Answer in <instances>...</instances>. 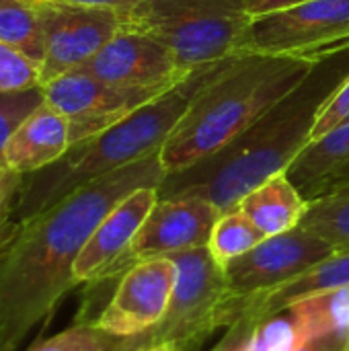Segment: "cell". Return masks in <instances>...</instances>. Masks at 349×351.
<instances>
[{
    "label": "cell",
    "instance_id": "cell-1",
    "mask_svg": "<svg viewBox=\"0 0 349 351\" xmlns=\"http://www.w3.org/2000/svg\"><path fill=\"white\" fill-rule=\"evenodd\" d=\"M160 152L107 173L49 210L16 224L0 243V351H14L76 286L74 263L103 218L130 193L158 187Z\"/></svg>",
    "mask_w": 349,
    "mask_h": 351
},
{
    "label": "cell",
    "instance_id": "cell-2",
    "mask_svg": "<svg viewBox=\"0 0 349 351\" xmlns=\"http://www.w3.org/2000/svg\"><path fill=\"white\" fill-rule=\"evenodd\" d=\"M348 74L349 51L319 62L300 86L226 148L185 171L167 175L158 185V199L202 197L220 212L234 210L257 185L288 171L311 142L319 109Z\"/></svg>",
    "mask_w": 349,
    "mask_h": 351
},
{
    "label": "cell",
    "instance_id": "cell-3",
    "mask_svg": "<svg viewBox=\"0 0 349 351\" xmlns=\"http://www.w3.org/2000/svg\"><path fill=\"white\" fill-rule=\"evenodd\" d=\"M315 66L306 60L259 53H239L220 62L160 148L167 175L185 171L226 148L300 86Z\"/></svg>",
    "mask_w": 349,
    "mask_h": 351
},
{
    "label": "cell",
    "instance_id": "cell-4",
    "mask_svg": "<svg viewBox=\"0 0 349 351\" xmlns=\"http://www.w3.org/2000/svg\"><path fill=\"white\" fill-rule=\"evenodd\" d=\"M218 64L195 70L187 80L138 107L111 128L72 144L53 165L25 175L16 195L12 224L27 222L107 173L160 152L197 88Z\"/></svg>",
    "mask_w": 349,
    "mask_h": 351
},
{
    "label": "cell",
    "instance_id": "cell-5",
    "mask_svg": "<svg viewBox=\"0 0 349 351\" xmlns=\"http://www.w3.org/2000/svg\"><path fill=\"white\" fill-rule=\"evenodd\" d=\"M245 0H142L123 27L165 43L187 74L228 60L251 23Z\"/></svg>",
    "mask_w": 349,
    "mask_h": 351
},
{
    "label": "cell",
    "instance_id": "cell-6",
    "mask_svg": "<svg viewBox=\"0 0 349 351\" xmlns=\"http://www.w3.org/2000/svg\"><path fill=\"white\" fill-rule=\"evenodd\" d=\"M177 267V280L163 323L144 335L146 341H179L181 350L202 346L216 329L241 321V302L226 290L224 269L208 247L169 255Z\"/></svg>",
    "mask_w": 349,
    "mask_h": 351
},
{
    "label": "cell",
    "instance_id": "cell-7",
    "mask_svg": "<svg viewBox=\"0 0 349 351\" xmlns=\"http://www.w3.org/2000/svg\"><path fill=\"white\" fill-rule=\"evenodd\" d=\"M349 51V0H302L251 19L237 53L319 64Z\"/></svg>",
    "mask_w": 349,
    "mask_h": 351
},
{
    "label": "cell",
    "instance_id": "cell-8",
    "mask_svg": "<svg viewBox=\"0 0 349 351\" xmlns=\"http://www.w3.org/2000/svg\"><path fill=\"white\" fill-rule=\"evenodd\" d=\"M41 88L45 103L68 117L72 144L111 128L138 107L167 93L158 88L117 86L82 68L66 72Z\"/></svg>",
    "mask_w": 349,
    "mask_h": 351
},
{
    "label": "cell",
    "instance_id": "cell-9",
    "mask_svg": "<svg viewBox=\"0 0 349 351\" xmlns=\"http://www.w3.org/2000/svg\"><path fill=\"white\" fill-rule=\"evenodd\" d=\"M337 249L302 226L263 239L255 249L224 269L228 296L243 302L249 296L274 290L302 276Z\"/></svg>",
    "mask_w": 349,
    "mask_h": 351
},
{
    "label": "cell",
    "instance_id": "cell-10",
    "mask_svg": "<svg viewBox=\"0 0 349 351\" xmlns=\"http://www.w3.org/2000/svg\"><path fill=\"white\" fill-rule=\"evenodd\" d=\"M45 25V53L39 84L82 68L113 35L123 29V12L39 2Z\"/></svg>",
    "mask_w": 349,
    "mask_h": 351
},
{
    "label": "cell",
    "instance_id": "cell-11",
    "mask_svg": "<svg viewBox=\"0 0 349 351\" xmlns=\"http://www.w3.org/2000/svg\"><path fill=\"white\" fill-rule=\"evenodd\" d=\"M177 267L171 257L146 259L132 265L113 296L93 323L115 337H142L156 329L171 304Z\"/></svg>",
    "mask_w": 349,
    "mask_h": 351
},
{
    "label": "cell",
    "instance_id": "cell-12",
    "mask_svg": "<svg viewBox=\"0 0 349 351\" xmlns=\"http://www.w3.org/2000/svg\"><path fill=\"white\" fill-rule=\"evenodd\" d=\"M220 210L202 197H171L158 199L128 253L115 265L111 278L125 274L132 265L169 257L173 253L208 247L212 228L220 218Z\"/></svg>",
    "mask_w": 349,
    "mask_h": 351
},
{
    "label": "cell",
    "instance_id": "cell-13",
    "mask_svg": "<svg viewBox=\"0 0 349 351\" xmlns=\"http://www.w3.org/2000/svg\"><path fill=\"white\" fill-rule=\"evenodd\" d=\"M84 72L132 88L171 90L191 74L183 72L173 51L152 35L121 29L84 66Z\"/></svg>",
    "mask_w": 349,
    "mask_h": 351
},
{
    "label": "cell",
    "instance_id": "cell-14",
    "mask_svg": "<svg viewBox=\"0 0 349 351\" xmlns=\"http://www.w3.org/2000/svg\"><path fill=\"white\" fill-rule=\"evenodd\" d=\"M158 202V187H142L121 199L97 226L74 263V282L109 280L119 259L132 247L144 220Z\"/></svg>",
    "mask_w": 349,
    "mask_h": 351
},
{
    "label": "cell",
    "instance_id": "cell-15",
    "mask_svg": "<svg viewBox=\"0 0 349 351\" xmlns=\"http://www.w3.org/2000/svg\"><path fill=\"white\" fill-rule=\"evenodd\" d=\"M70 146L72 136L68 117L43 103L8 140L4 162L19 175H31L60 160Z\"/></svg>",
    "mask_w": 349,
    "mask_h": 351
},
{
    "label": "cell",
    "instance_id": "cell-16",
    "mask_svg": "<svg viewBox=\"0 0 349 351\" xmlns=\"http://www.w3.org/2000/svg\"><path fill=\"white\" fill-rule=\"evenodd\" d=\"M344 286H349V249L335 251L284 286L245 298L241 302V321L257 325L259 321L290 308L298 300Z\"/></svg>",
    "mask_w": 349,
    "mask_h": 351
},
{
    "label": "cell",
    "instance_id": "cell-17",
    "mask_svg": "<svg viewBox=\"0 0 349 351\" xmlns=\"http://www.w3.org/2000/svg\"><path fill=\"white\" fill-rule=\"evenodd\" d=\"M237 208L265 237H276L300 226L309 202L286 173H278L249 191Z\"/></svg>",
    "mask_w": 349,
    "mask_h": 351
},
{
    "label": "cell",
    "instance_id": "cell-18",
    "mask_svg": "<svg viewBox=\"0 0 349 351\" xmlns=\"http://www.w3.org/2000/svg\"><path fill=\"white\" fill-rule=\"evenodd\" d=\"M346 160H349V117L327 136L309 142L288 167L286 175L306 197Z\"/></svg>",
    "mask_w": 349,
    "mask_h": 351
},
{
    "label": "cell",
    "instance_id": "cell-19",
    "mask_svg": "<svg viewBox=\"0 0 349 351\" xmlns=\"http://www.w3.org/2000/svg\"><path fill=\"white\" fill-rule=\"evenodd\" d=\"M286 311L304 346L325 335H349V286L309 296Z\"/></svg>",
    "mask_w": 349,
    "mask_h": 351
},
{
    "label": "cell",
    "instance_id": "cell-20",
    "mask_svg": "<svg viewBox=\"0 0 349 351\" xmlns=\"http://www.w3.org/2000/svg\"><path fill=\"white\" fill-rule=\"evenodd\" d=\"M0 41L41 64L45 53V25L35 0H0Z\"/></svg>",
    "mask_w": 349,
    "mask_h": 351
},
{
    "label": "cell",
    "instance_id": "cell-21",
    "mask_svg": "<svg viewBox=\"0 0 349 351\" xmlns=\"http://www.w3.org/2000/svg\"><path fill=\"white\" fill-rule=\"evenodd\" d=\"M300 226L327 241L337 251L349 249V185L331 189L309 202Z\"/></svg>",
    "mask_w": 349,
    "mask_h": 351
},
{
    "label": "cell",
    "instance_id": "cell-22",
    "mask_svg": "<svg viewBox=\"0 0 349 351\" xmlns=\"http://www.w3.org/2000/svg\"><path fill=\"white\" fill-rule=\"evenodd\" d=\"M263 239L267 237L239 208H234L222 212L216 220L208 241V251L214 257V261L222 269H226V265L255 249Z\"/></svg>",
    "mask_w": 349,
    "mask_h": 351
},
{
    "label": "cell",
    "instance_id": "cell-23",
    "mask_svg": "<svg viewBox=\"0 0 349 351\" xmlns=\"http://www.w3.org/2000/svg\"><path fill=\"white\" fill-rule=\"evenodd\" d=\"M142 341H146L144 335L123 339L105 333L93 323H76L45 341H37L29 351H132Z\"/></svg>",
    "mask_w": 349,
    "mask_h": 351
},
{
    "label": "cell",
    "instance_id": "cell-24",
    "mask_svg": "<svg viewBox=\"0 0 349 351\" xmlns=\"http://www.w3.org/2000/svg\"><path fill=\"white\" fill-rule=\"evenodd\" d=\"M302 346L294 319L288 311H282L253 327L247 351H298Z\"/></svg>",
    "mask_w": 349,
    "mask_h": 351
},
{
    "label": "cell",
    "instance_id": "cell-25",
    "mask_svg": "<svg viewBox=\"0 0 349 351\" xmlns=\"http://www.w3.org/2000/svg\"><path fill=\"white\" fill-rule=\"evenodd\" d=\"M43 103L45 99L41 86L14 90V93H0V167H6L4 150L12 134Z\"/></svg>",
    "mask_w": 349,
    "mask_h": 351
},
{
    "label": "cell",
    "instance_id": "cell-26",
    "mask_svg": "<svg viewBox=\"0 0 349 351\" xmlns=\"http://www.w3.org/2000/svg\"><path fill=\"white\" fill-rule=\"evenodd\" d=\"M33 86H41L39 64L0 41V93H14Z\"/></svg>",
    "mask_w": 349,
    "mask_h": 351
},
{
    "label": "cell",
    "instance_id": "cell-27",
    "mask_svg": "<svg viewBox=\"0 0 349 351\" xmlns=\"http://www.w3.org/2000/svg\"><path fill=\"white\" fill-rule=\"evenodd\" d=\"M349 117V74L335 86V90L327 97L323 107L317 113L313 132H311V142L327 136L335 128H339Z\"/></svg>",
    "mask_w": 349,
    "mask_h": 351
},
{
    "label": "cell",
    "instance_id": "cell-28",
    "mask_svg": "<svg viewBox=\"0 0 349 351\" xmlns=\"http://www.w3.org/2000/svg\"><path fill=\"white\" fill-rule=\"evenodd\" d=\"M23 177L25 175H19L8 167H0V243L14 228L12 214H14V204H16Z\"/></svg>",
    "mask_w": 349,
    "mask_h": 351
},
{
    "label": "cell",
    "instance_id": "cell-29",
    "mask_svg": "<svg viewBox=\"0 0 349 351\" xmlns=\"http://www.w3.org/2000/svg\"><path fill=\"white\" fill-rule=\"evenodd\" d=\"M253 327H255V323H249V321L234 323L228 329V333L224 335V339L212 351H247V343H249Z\"/></svg>",
    "mask_w": 349,
    "mask_h": 351
},
{
    "label": "cell",
    "instance_id": "cell-30",
    "mask_svg": "<svg viewBox=\"0 0 349 351\" xmlns=\"http://www.w3.org/2000/svg\"><path fill=\"white\" fill-rule=\"evenodd\" d=\"M47 4H68V6H84V8H111L119 12H128L138 6L142 0H35Z\"/></svg>",
    "mask_w": 349,
    "mask_h": 351
},
{
    "label": "cell",
    "instance_id": "cell-31",
    "mask_svg": "<svg viewBox=\"0 0 349 351\" xmlns=\"http://www.w3.org/2000/svg\"><path fill=\"white\" fill-rule=\"evenodd\" d=\"M341 185H349V160H346L341 167H337L331 175H327L309 195H306V202H313L315 197H319V195H323V193H327V191H331V189H337V187H341Z\"/></svg>",
    "mask_w": 349,
    "mask_h": 351
},
{
    "label": "cell",
    "instance_id": "cell-32",
    "mask_svg": "<svg viewBox=\"0 0 349 351\" xmlns=\"http://www.w3.org/2000/svg\"><path fill=\"white\" fill-rule=\"evenodd\" d=\"M348 343L349 335H325V337L309 341L298 351H346Z\"/></svg>",
    "mask_w": 349,
    "mask_h": 351
},
{
    "label": "cell",
    "instance_id": "cell-33",
    "mask_svg": "<svg viewBox=\"0 0 349 351\" xmlns=\"http://www.w3.org/2000/svg\"><path fill=\"white\" fill-rule=\"evenodd\" d=\"M296 2H302V0H245V8L251 16H257V14H265L269 10H278Z\"/></svg>",
    "mask_w": 349,
    "mask_h": 351
},
{
    "label": "cell",
    "instance_id": "cell-34",
    "mask_svg": "<svg viewBox=\"0 0 349 351\" xmlns=\"http://www.w3.org/2000/svg\"><path fill=\"white\" fill-rule=\"evenodd\" d=\"M132 351H183L179 341L167 339V341H142L138 348Z\"/></svg>",
    "mask_w": 349,
    "mask_h": 351
},
{
    "label": "cell",
    "instance_id": "cell-35",
    "mask_svg": "<svg viewBox=\"0 0 349 351\" xmlns=\"http://www.w3.org/2000/svg\"><path fill=\"white\" fill-rule=\"evenodd\" d=\"M346 351H349V343H348V350H346Z\"/></svg>",
    "mask_w": 349,
    "mask_h": 351
},
{
    "label": "cell",
    "instance_id": "cell-36",
    "mask_svg": "<svg viewBox=\"0 0 349 351\" xmlns=\"http://www.w3.org/2000/svg\"><path fill=\"white\" fill-rule=\"evenodd\" d=\"M185 351H189V350H185Z\"/></svg>",
    "mask_w": 349,
    "mask_h": 351
}]
</instances>
